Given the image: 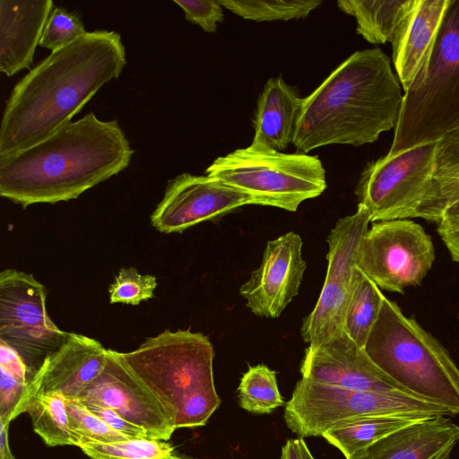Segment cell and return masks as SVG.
<instances>
[{"instance_id":"11","label":"cell","mask_w":459,"mask_h":459,"mask_svg":"<svg viewBox=\"0 0 459 459\" xmlns=\"http://www.w3.org/2000/svg\"><path fill=\"white\" fill-rule=\"evenodd\" d=\"M435 248L431 237L412 220L373 222L364 235L357 266L378 288L403 293L419 285L432 268Z\"/></svg>"},{"instance_id":"20","label":"cell","mask_w":459,"mask_h":459,"mask_svg":"<svg viewBox=\"0 0 459 459\" xmlns=\"http://www.w3.org/2000/svg\"><path fill=\"white\" fill-rule=\"evenodd\" d=\"M459 442V425L444 416L402 428L348 459H449Z\"/></svg>"},{"instance_id":"28","label":"cell","mask_w":459,"mask_h":459,"mask_svg":"<svg viewBox=\"0 0 459 459\" xmlns=\"http://www.w3.org/2000/svg\"><path fill=\"white\" fill-rule=\"evenodd\" d=\"M78 447L91 459H182L183 456L171 444L146 437L112 443L88 442Z\"/></svg>"},{"instance_id":"19","label":"cell","mask_w":459,"mask_h":459,"mask_svg":"<svg viewBox=\"0 0 459 459\" xmlns=\"http://www.w3.org/2000/svg\"><path fill=\"white\" fill-rule=\"evenodd\" d=\"M51 0H0V71L12 76L33 63L47 22Z\"/></svg>"},{"instance_id":"2","label":"cell","mask_w":459,"mask_h":459,"mask_svg":"<svg viewBox=\"0 0 459 459\" xmlns=\"http://www.w3.org/2000/svg\"><path fill=\"white\" fill-rule=\"evenodd\" d=\"M133 154L117 119L102 121L90 112L0 157V195L23 208L75 199L126 169Z\"/></svg>"},{"instance_id":"12","label":"cell","mask_w":459,"mask_h":459,"mask_svg":"<svg viewBox=\"0 0 459 459\" xmlns=\"http://www.w3.org/2000/svg\"><path fill=\"white\" fill-rule=\"evenodd\" d=\"M369 212L359 204L351 215L339 219L327 243L328 265L324 286L312 312L304 318L301 336L311 346L320 345L344 332V316L360 243L368 230Z\"/></svg>"},{"instance_id":"1","label":"cell","mask_w":459,"mask_h":459,"mask_svg":"<svg viewBox=\"0 0 459 459\" xmlns=\"http://www.w3.org/2000/svg\"><path fill=\"white\" fill-rule=\"evenodd\" d=\"M126 64L119 33L86 31L51 52L13 87L0 126V157L48 138L72 121Z\"/></svg>"},{"instance_id":"7","label":"cell","mask_w":459,"mask_h":459,"mask_svg":"<svg viewBox=\"0 0 459 459\" xmlns=\"http://www.w3.org/2000/svg\"><path fill=\"white\" fill-rule=\"evenodd\" d=\"M207 176L249 195L254 204L297 211L326 188L322 161L307 153H285L252 143L218 157Z\"/></svg>"},{"instance_id":"26","label":"cell","mask_w":459,"mask_h":459,"mask_svg":"<svg viewBox=\"0 0 459 459\" xmlns=\"http://www.w3.org/2000/svg\"><path fill=\"white\" fill-rule=\"evenodd\" d=\"M384 298L377 285L356 265L345 311L343 329L358 345L363 348L377 321Z\"/></svg>"},{"instance_id":"40","label":"cell","mask_w":459,"mask_h":459,"mask_svg":"<svg viewBox=\"0 0 459 459\" xmlns=\"http://www.w3.org/2000/svg\"><path fill=\"white\" fill-rule=\"evenodd\" d=\"M182 459H195V458L183 455Z\"/></svg>"},{"instance_id":"13","label":"cell","mask_w":459,"mask_h":459,"mask_svg":"<svg viewBox=\"0 0 459 459\" xmlns=\"http://www.w3.org/2000/svg\"><path fill=\"white\" fill-rule=\"evenodd\" d=\"M246 204H254V200L243 191L207 175L184 172L169 181L151 222L162 233L182 232Z\"/></svg>"},{"instance_id":"24","label":"cell","mask_w":459,"mask_h":459,"mask_svg":"<svg viewBox=\"0 0 459 459\" xmlns=\"http://www.w3.org/2000/svg\"><path fill=\"white\" fill-rule=\"evenodd\" d=\"M410 0H339L338 7L357 22V33L371 44L391 42Z\"/></svg>"},{"instance_id":"9","label":"cell","mask_w":459,"mask_h":459,"mask_svg":"<svg viewBox=\"0 0 459 459\" xmlns=\"http://www.w3.org/2000/svg\"><path fill=\"white\" fill-rule=\"evenodd\" d=\"M437 142L386 154L365 166L355 194L368 209L370 222L421 217L432 186Z\"/></svg>"},{"instance_id":"14","label":"cell","mask_w":459,"mask_h":459,"mask_svg":"<svg viewBox=\"0 0 459 459\" xmlns=\"http://www.w3.org/2000/svg\"><path fill=\"white\" fill-rule=\"evenodd\" d=\"M111 408L153 439L169 440L176 428L157 397L131 372L117 351L108 349L103 371L78 395Z\"/></svg>"},{"instance_id":"29","label":"cell","mask_w":459,"mask_h":459,"mask_svg":"<svg viewBox=\"0 0 459 459\" xmlns=\"http://www.w3.org/2000/svg\"><path fill=\"white\" fill-rule=\"evenodd\" d=\"M238 16L257 22L307 18L321 0H219Z\"/></svg>"},{"instance_id":"39","label":"cell","mask_w":459,"mask_h":459,"mask_svg":"<svg viewBox=\"0 0 459 459\" xmlns=\"http://www.w3.org/2000/svg\"><path fill=\"white\" fill-rule=\"evenodd\" d=\"M455 216H459V200L445 212L443 218Z\"/></svg>"},{"instance_id":"37","label":"cell","mask_w":459,"mask_h":459,"mask_svg":"<svg viewBox=\"0 0 459 459\" xmlns=\"http://www.w3.org/2000/svg\"><path fill=\"white\" fill-rule=\"evenodd\" d=\"M281 459H315L303 437L288 439L281 448Z\"/></svg>"},{"instance_id":"32","label":"cell","mask_w":459,"mask_h":459,"mask_svg":"<svg viewBox=\"0 0 459 459\" xmlns=\"http://www.w3.org/2000/svg\"><path fill=\"white\" fill-rule=\"evenodd\" d=\"M157 284L153 275L140 274L134 267L122 268L109 286L110 303L138 305L153 297Z\"/></svg>"},{"instance_id":"16","label":"cell","mask_w":459,"mask_h":459,"mask_svg":"<svg viewBox=\"0 0 459 459\" xmlns=\"http://www.w3.org/2000/svg\"><path fill=\"white\" fill-rule=\"evenodd\" d=\"M302 245L300 236L292 231L267 242L259 267L239 288L255 315L277 318L299 294L307 268Z\"/></svg>"},{"instance_id":"17","label":"cell","mask_w":459,"mask_h":459,"mask_svg":"<svg viewBox=\"0 0 459 459\" xmlns=\"http://www.w3.org/2000/svg\"><path fill=\"white\" fill-rule=\"evenodd\" d=\"M452 0H410L391 41L392 62L404 92L420 85Z\"/></svg>"},{"instance_id":"8","label":"cell","mask_w":459,"mask_h":459,"mask_svg":"<svg viewBox=\"0 0 459 459\" xmlns=\"http://www.w3.org/2000/svg\"><path fill=\"white\" fill-rule=\"evenodd\" d=\"M370 415L449 416L444 408L416 397L353 391L301 378L285 404L283 418L291 432L307 437H322L342 420Z\"/></svg>"},{"instance_id":"30","label":"cell","mask_w":459,"mask_h":459,"mask_svg":"<svg viewBox=\"0 0 459 459\" xmlns=\"http://www.w3.org/2000/svg\"><path fill=\"white\" fill-rule=\"evenodd\" d=\"M0 357V420L11 422L29 383V374L22 358L3 342Z\"/></svg>"},{"instance_id":"33","label":"cell","mask_w":459,"mask_h":459,"mask_svg":"<svg viewBox=\"0 0 459 459\" xmlns=\"http://www.w3.org/2000/svg\"><path fill=\"white\" fill-rule=\"evenodd\" d=\"M85 32L82 21L77 13L62 7H54L39 45L53 52L74 41Z\"/></svg>"},{"instance_id":"10","label":"cell","mask_w":459,"mask_h":459,"mask_svg":"<svg viewBox=\"0 0 459 459\" xmlns=\"http://www.w3.org/2000/svg\"><path fill=\"white\" fill-rule=\"evenodd\" d=\"M47 290L32 274L5 269L0 273V342L25 363L29 382L45 359L67 339L46 309Z\"/></svg>"},{"instance_id":"34","label":"cell","mask_w":459,"mask_h":459,"mask_svg":"<svg viewBox=\"0 0 459 459\" xmlns=\"http://www.w3.org/2000/svg\"><path fill=\"white\" fill-rule=\"evenodd\" d=\"M185 13V18L199 25L205 32L212 33L224 19L223 6L219 0H174Z\"/></svg>"},{"instance_id":"6","label":"cell","mask_w":459,"mask_h":459,"mask_svg":"<svg viewBox=\"0 0 459 459\" xmlns=\"http://www.w3.org/2000/svg\"><path fill=\"white\" fill-rule=\"evenodd\" d=\"M459 125V0L446 13L424 82L404 92L387 154L437 142Z\"/></svg>"},{"instance_id":"3","label":"cell","mask_w":459,"mask_h":459,"mask_svg":"<svg viewBox=\"0 0 459 459\" xmlns=\"http://www.w3.org/2000/svg\"><path fill=\"white\" fill-rule=\"evenodd\" d=\"M403 96L381 48L356 51L302 99L292 144L307 153L330 144L373 143L394 129Z\"/></svg>"},{"instance_id":"25","label":"cell","mask_w":459,"mask_h":459,"mask_svg":"<svg viewBox=\"0 0 459 459\" xmlns=\"http://www.w3.org/2000/svg\"><path fill=\"white\" fill-rule=\"evenodd\" d=\"M23 412L30 414L34 432L47 446H73L64 394L56 391L31 396L14 412L13 420Z\"/></svg>"},{"instance_id":"35","label":"cell","mask_w":459,"mask_h":459,"mask_svg":"<svg viewBox=\"0 0 459 459\" xmlns=\"http://www.w3.org/2000/svg\"><path fill=\"white\" fill-rule=\"evenodd\" d=\"M78 398V397H77ZM86 407L96 414L99 418H100L103 421H105L111 428L116 429L117 431L127 436L130 438H151L146 431H144L140 427L127 421L126 419L121 417L117 411L112 410L109 407L82 402Z\"/></svg>"},{"instance_id":"38","label":"cell","mask_w":459,"mask_h":459,"mask_svg":"<svg viewBox=\"0 0 459 459\" xmlns=\"http://www.w3.org/2000/svg\"><path fill=\"white\" fill-rule=\"evenodd\" d=\"M9 424L10 422L0 420V459H15L9 446Z\"/></svg>"},{"instance_id":"15","label":"cell","mask_w":459,"mask_h":459,"mask_svg":"<svg viewBox=\"0 0 459 459\" xmlns=\"http://www.w3.org/2000/svg\"><path fill=\"white\" fill-rule=\"evenodd\" d=\"M300 373L301 378L349 390L416 397L385 374L345 332L320 345H309Z\"/></svg>"},{"instance_id":"27","label":"cell","mask_w":459,"mask_h":459,"mask_svg":"<svg viewBox=\"0 0 459 459\" xmlns=\"http://www.w3.org/2000/svg\"><path fill=\"white\" fill-rule=\"evenodd\" d=\"M238 394L239 406L254 414H269L284 403L276 372L263 364L249 367L240 379Z\"/></svg>"},{"instance_id":"5","label":"cell","mask_w":459,"mask_h":459,"mask_svg":"<svg viewBox=\"0 0 459 459\" xmlns=\"http://www.w3.org/2000/svg\"><path fill=\"white\" fill-rule=\"evenodd\" d=\"M364 350L370 359L416 397L459 414V368L447 350L398 305L384 298Z\"/></svg>"},{"instance_id":"31","label":"cell","mask_w":459,"mask_h":459,"mask_svg":"<svg viewBox=\"0 0 459 459\" xmlns=\"http://www.w3.org/2000/svg\"><path fill=\"white\" fill-rule=\"evenodd\" d=\"M65 398L73 446H79L88 442L112 443L130 438L108 425L76 396Z\"/></svg>"},{"instance_id":"22","label":"cell","mask_w":459,"mask_h":459,"mask_svg":"<svg viewBox=\"0 0 459 459\" xmlns=\"http://www.w3.org/2000/svg\"><path fill=\"white\" fill-rule=\"evenodd\" d=\"M459 200V125L437 142L432 186L421 218L438 223Z\"/></svg>"},{"instance_id":"18","label":"cell","mask_w":459,"mask_h":459,"mask_svg":"<svg viewBox=\"0 0 459 459\" xmlns=\"http://www.w3.org/2000/svg\"><path fill=\"white\" fill-rule=\"evenodd\" d=\"M107 359L108 350L100 342L69 333L30 380L14 412L38 394L57 391L65 396H78L103 371Z\"/></svg>"},{"instance_id":"4","label":"cell","mask_w":459,"mask_h":459,"mask_svg":"<svg viewBox=\"0 0 459 459\" xmlns=\"http://www.w3.org/2000/svg\"><path fill=\"white\" fill-rule=\"evenodd\" d=\"M117 355L157 397L176 429L205 425L221 404L213 382V347L202 333L166 329Z\"/></svg>"},{"instance_id":"36","label":"cell","mask_w":459,"mask_h":459,"mask_svg":"<svg viewBox=\"0 0 459 459\" xmlns=\"http://www.w3.org/2000/svg\"><path fill=\"white\" fill-rule=\"evenodd\" d=\"M437 224V233L452 259L459 264V216L443 218Z\"/></svg>"},{"instance_id":"21","label":"cell","mask_w":459,"mask_h":459,"mask_svg":"<svg viewBox=\"0 0 459 459\" xmlns=\"http://www.w3.org/2000/svg\"><path fill=\"white\" fill-rule=\"evenodd\" d=\"M302 98L281 76L267 80L254 117L252 143L281 152L292 143Z\"/></svg>"},{"instance_id":"23","label":"cell","mask_w":459,"mask_h":459,"mask_svg":"<svg viewBox=\"0 0 459 459\" xmlns=\"http://www.w3.org/2000/svg\"><path fill=\"white\" fill-rule=\"evenodd\" d=\"M423 420L427 419L396 415L354 417L336 423L322 437L348 459L384 437Z\"/></svg>"}]
</instances>
